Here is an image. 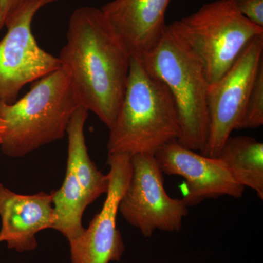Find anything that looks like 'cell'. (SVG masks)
I'll use <instances>...</instances> for the list:
<instances>
[{
	"mask_svg": "<svg viewBox=\"0 0 263 263\" xmlns=\"http://www.w3.org/2000/svg\"><path fill=\"white\" fill-rule=\"evenodd\" d=\"M88 116L89 111L80 107L71 118L67 129L68 138L67 163L73 169L89 205L102 195L107 193L110 179L108 175L99 171L88 153L84 134Z\"/></svg>",
	"mask_w": 263,
	"mask_h": 263,
	"instance_id": "obj_13",
	"label": "cell"
},
{
	"mask_svg": "<svg viewBox=\"0 0 263 263\" xmlns=\"http://www.w3.org/2000/svg\"><path fill=\"white\" fill-rule=\"evenodd\" d=\"M140 60L148 72L163 81L174 98L181 127L177 141L201 152L209 136V84L200 62L168 26L155 49Z\"/></svg>",
	"mask_w": 263,
	"mask_h": 263,
	"instance_id": "obj_4",
	"label": "cell"
},
{
	"mask_svg": "<svg viewBox=\"0 0 263 263\" xmlns=\"http://www.w3.org/2000/svg\"><path fill=\"white\" fill-rule=\"evenodd\" d=\"M0 243H1V242H0Z\"/></svg>",
	"mask_w": 263,
	"mask_h": 263,
	"instance_id": "obj_20",
	"label": "cell"
},
{
	"mask_svg": "<svg viewBox=\"0 0 263 263\" xmlns=\"http://www.w3.org/2000/svg\"><path fill=\"white\" fill-rule=\"evenodd\" d=\"M53 197V191L21 195L0 183V242L19 253L37 248L36 235L57 221Z\"/></svg>",
	"mask_w": 263,
	"mask_h": 263,
	"instance_id": "obj_11",
	"label": "cell"
},
{
	"mask_svg": "<svg viewBox=\"0 0 263 263\" xmlns=\"http://www.w3.org/2000/svg\"><path fill=\"white\" fill-rule=\"evenodd\" d=\"M80 107L61 67L34 81L20 100L0 104V117L5 124L2 151L11 158H22L61 140Z\"/></svg>",
	"mask_w": 263,
	"mask_h": 263,
	"instance_id": "obj_3",
	"label": "cell"
},
{
	"mask_svg": "<svg viewBox=\"0 0 263 263\" xmlns=\"http://www.w3.org/2000/svg\"><path fill=\"white\" fill-rule=\"evenodd\" d=\"M235 3L246 18L263 28V0H235Z\"/></svg>",
	"mask_w": 263,
	"mask_h": 263,
	"instance_id": "obj_16",
	"label": "cell"
},
{
	"mask_svg": "<svg viewBox=\"0 0 263 263\" xmlns=\"http://www.w3.org/2000/svg\"><path fill=\"white\" fill-rule=\"evenodd\" d=\"M201 64L208 82L221 79L254 38L263 34L238 11L235 0H214L167 24Z\"/></svg>",
	"mask_w": 263,
	"mask_h": 263,
	"instance_id": "obj_5",
	"label": "cell"
},
{
	"mask_svg": "<svg viewBox=\"0 0 263 263\" xmlns=\"http://www.w3.org/2000/svg\"><path fill=\"white\" fill-rule=\"evenodd\" d=\"M263 124V62L249 93L238 129H257Z\"/></svg>",
	"mask_w": 263,
	"mask_h": 263,
	"instance_id": "obj_15",
	"label": "cell"
},
{
	"mask_svg": "<svg viewBox=\"0 0 263 263\" xmlns=\"http://www.w3.org/2000/svg\"><path fill=\"white\" fill-rule=\"evenodd\" d=\"M163 174L182 177L186 192L183 200L188 207L195 206L207 199L243 197L245 188L238 184L224 162L180 144L169 142L155 155Z\"/></svg>",
	"mask_w": 263,
	"mask_h": 263,
	"instance_id": "obj_10",
	"label": "cell"
},
{
	"mask_svg": "<svg viewBox=\"0 0 263 263\" xmlns=\"http://www.w3.org/2000/svg\"><path fill=\"white\" fill-rule=\"evenodd\" d=\"M108 154L155 155L181 135L179 114L171 91L141 60L131 57L122 104L109 128Z\"/></svg>",
	"mask_w": 263,
	"mask_h": 263,
	"instance_id": "obj_2",
	"label": "cell"
},
{
	"mask_svg": "<svg viewBox=\"0 0 263 263\" xmlns=\"http://www.w3.org/2000/svg\"><path fill=\"white\" fill-rule=\"evenodd\" d=\"M56 1L31 0L7 26L0 41V104L14 103L25 85L61 67L58 57L38 46L32 30L38 10Z\"/></svg>",
	"mask_w": 263,
	"mask_h": 263,
	"instance_id": "obj_7",
	"label": "cell"
},
{
	"mask_svg": "<svg viewBox=\"0 0 263 263\" xmlns=\"http://www.w3.org/2000/svg\"><path fill=\"white\" fill-rule=\"evenodd\" d=\"M172 0H112L100 9L122 40L131 56L141 59L155 49L167 24Z\"/></svg>",
	"mask_w": 263,
	"mask_h": 263,
	"instance_id": "obj_12",
	"label": "cell"
},
{
	"mask_svg": "<svg viewBox=\"0 0 263 263\" xmlns=\"http://www.w3.org/2000/svg\"><path fill=\"white\" fill-rule=\"evenodd\" d=\"M240 186L263 199V143L252 137L230 136L217 156Z\"/></svg>",
	"mask_w": 263,
	"mask_h": 263,
	"instance_id": "obj_14",
	"label": "cell"
},
{
	"mask_svg": "<svg viewBox=\"0 0 263 263\" xmlns=\"http://www.w3.org/2000/svg\"><path fill=\"white\" fill-rule=\"evenodd\" d=\"M131 163L130 181L119 212L145 238H151L157 230L180 231L189 207L183 199L173 198L165 191L163 173L155 155L132 156Z\"/></svg>",
	"mask_w": 263,
	"mask_h": 263,
	"instance_id": "obj_6",
	"label": "cell"
},
{
	"mask_svg": "<svg viewBox=\"0 0 263 263\" xmlns=\"http://www.w3.org/2000/svg\"><path fill=\"white\" fill-rule=\"evenodd\" d=\"M263 62V34L246 46L219 80L209 84L207 104L209 129L206 144L200 152L217 157L224 142L238 129L256 74Z\"/></svg>",
	"mask_w": 263,
	"mask_h": 263,
	"instance_id": "obj_8",
	"label": "cell"
},
{
	"mask_svg": "<svg viewBox=\"0 0 263 263\" xmlns=\"http://www.w3.org/2000/svg\"><path fill=\"white\" fill-rule=\"evenodd\" d=\"M5 124L3 119L0 117V145L2 143V137H3V133H4Z\"/></svg>",
	"mask_w": 263,
	"mask_h": 263,
	"instance_id": "obj_18",
	"label": "cell"
},
{
	"mask_svg": "<svg viewBox=\"0 0 263 263\" xmlns=\"http://www.w3.org/2000/svg\"><path fill=\"white\" fill-rule=\"evenodd\" d=\"M131 57L100 8L74 10L58 58L80 106L108 129L124 98Z\"/></svg>",
	"mask_w": 263,
	"mask_h": 263,
	"instance_id": "obj_1",
	"label": "cell"
},
{
	"mask_svg": "<svg viewBox=\"0 0 263 263\" xmlns=\"http://www.w3.org/2000/svg\"><path fill=\"white\" fill-rule=\"evenodd\" d=\"M31 0H0V31L6 27Z\"/></svg>",
	"mask_w": 263,
	"mask_h": 263,
	"instance_id": "obj_17",
	"label": "cell"
},
{
	"mask_svg": "<svg viewBox=\"0 0 263 263\" xmlns=\"http://www.w3.org/2000/svg\"><path fill=\"white\" fill-rule=\"evenodd\" d=\"M20 263H23V262H20Z\"/></svg>",
	"mask_w": 263,
	"mask_h": 263,
	"instance_id": "obj_19",
	"label": "cell"
},
{
	"mask_svg": "<svg viewBox=\"0 0 263 263\" xmlns=\"http://www.w3.org/2000/svg\"><path fill=\"white\" fill-rule=\"evenodd\" d=\"M131 157L128 154H108L110 183L106 198L89 227L79 238L69 242L70 263H110L122 259L125 246L117 219L119 203L131 179Z\"/></svg>",
	"mask_w": 263,
	"mask_h": 263,
	"instance_id": "obj_9",
	"label": "cell"
}]
</instances>
